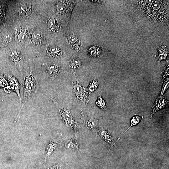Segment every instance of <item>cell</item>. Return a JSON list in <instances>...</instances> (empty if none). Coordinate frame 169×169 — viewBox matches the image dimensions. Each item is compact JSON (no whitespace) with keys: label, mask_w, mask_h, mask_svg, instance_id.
<instances>
[{"label":"cell","mask_w":169,"mask_h":169,"mask_svg":"<svg viewBox=\"0 0 169 169\" xmlns=\"http://www.w3.org/2000/svg\"><path fill=\"white\" fill-rule=\"evenodd\" d=\"M12 2L13 26H36L42 20L44 16L39 1L14 0Z\"/></svg>","instance_id":"obj_1"},{"label":"cell","mask_w":169,"mask_h":169,"mask_svg":"<svg viewBox=\"0 0 169 169\" xmlns=\"http://www.w3.org/2000/svg\"><path fill=\"white\" fill-rule=\"evenodd\" d=\"M23 85L24 101L31 100L36 96L39 87V80L32 67L24 71Z\"/></svg>","instance_id":"obj_2"},{"label":"cell","mask_w":169,"mask_h":169,"mask_svg":"<svg viewBox=\"0 0 169 169\" xmlns=\"http://www.w3.org/2000/svg\"><path fill=\"white\" fill-rule=\"evenodd\" d=\"M50 99L57 109L60 118L64 124L69 128L73 130L77 134L83 126V124L77 121L72 116L69 109L58 103L53 96Z\"/></svg>","instance_id":"obj_3"},{"label":"cell","mask_w":169,"mask_h":169,"mask_svg":"<svg viewBox=\"0 0 169 169\" xmlns=\"http://www.w3.org/2000/svg\"><path fill=\"white\" fill-rule=\"evenodd\" d=\"M36 26L18 25L13 26L16 44L25 49L29 44L32 33Z\"/></svg>","instance_id":"obj_4"},{"label":"cell","mask_w":169,"mask_h":169,"mask_svg":"<svg viewBox=\"0 0 169 169\" xmlns=\"http://www.w3.org/2000/svg\"><path fill=\"white\" fill-rule=\"evenodd\" d=\"M72 89L74 97L79 103L85 105L91 104L90 93L76 79L72 80Z\"/></svg>","instance_id":"obj_5"},{"label":"cell","mask_w":169,"mask_h":169,"mask_svg":"<svg viewBox=\"0 0 169 169\" xmlns=\"http://www.w3.org/2000/svg\"><path fill=\"white\" fill-rule=\"evenodd\" d=\"M12 47L7 53L8 57L10 62L22 74L25 55L24 49L16 44Z\"/></svg>","instance_id":"obj_6"},{"label":"cell","mask_w":169,"mask_h":169,"mask_svg":"<svg viewBox=\"0 0 169 169\" xmlns=\"http://www.w3.org/2000/svg\"><path fill=\"white\" fill-rule=\"evenodd\" d=\"M43 57L52 60L62 59L65 56L64 52L59 46L56 44L49 45L42 52Z\"/></svg>","instance_id":"obj_7"},{"label":"cell","mask_w":169,"mask_h":169,"mask_svg":"<svg viewBox=\"0 0 169 169\" xmlns=\"http://www.w3.org/2000/svg\"><path fill=\"white\" fill-rule=\"evenodd\" d=\"M46 39L44 33L37 25L32 33L28 46L39 48L45 44Z\"/></svg>","instance_id":"obj_8"},{"label":"cell","mask_w":169,"mask_h":169,"mask_svg":"<svg viewBox=\"0 0 169 169\" xmlns=\"http://www.w3.org/2000/svg\"><path fill=\"white\" fill-rule=\"evenodd\" d=\"M40 23H44L46 30L52 34H57L60 31L61 23L59 18L56 16H51L46 18V20L42 19Z\"/></svg>","instance_id":"obj_9"},{"label":"cell","mask_w":169,"mask_h":169,"mask_svg":"<svg viewBox=\"0 0 169 169\" xmlns=\"http://www.w3.org/2000/svg\"><path fill=\"white\" fill-rule=\"evenodd\" d=\"M74 1H58L54 5V8L57 15L59 17H64L68 15L70 13Z\"/></svg>","instance_id":"obj_10"},{"label":"cell","mask_w":169,"mask_h":169,"mask_svg":"<svg viewBox=\"0 0 169 169\" xmlns=\"http://www.w3.org/2000/svg\"><path fill=\"white\" fill-rule=\"evenodd\" d=\"M43 68L47 78L51 81H53L58 77L62 69L61 66L57 63L45 64L44 65Z\"/></svg>","instance_id":"obj_11"},{"label":"cell","mask_w":169,"mask_h":169,"mask_svg":"<svg viewBox=\"0 0 169 169\" xmlns=\"http://www.w3.org/2000/svg\"><path fill=\"white\" fill-rule=\"evenodd\" d=\"M67 40L69 45L74 51L80 53L82 51L83 48L82 43L75 34H69L67 37Z\"/></svg>","instance_id":"obj_12"},{"label":"cell","mask_w":169,"mask_h":169,"mask_svg":"<svg viewBox=\"0 0 169 169\" xmlns=\"http://www.w3.org/2000/svg\"><path fill=\"white\" fill-rule=\"evenodd\" d=\"M6 76L12 90L13 91L17 94L21 102V99L20 93V90L21 87L20 84L15 77L11 74H7Z\"/></svg>","instance_id":"obj_13"},{"label":"cell","mask_w":169,"mask_h":169,"mask_svg":"<svg viewBox=\"0 0 169 169\" xmlns=\"http://www.w3.org/2000/svg\"><path fill=\"white\" fill-rule=\"evenodd\" d=\"M80 113L83 118L84 125L93 132H96L97 130H98L99 126L98 120L93 117L85 118L82 110H81Z\"/></svg>","instance_id":"obj_14"},{"label":"cell","mask_w":169,"mask_h":169,"mask_svg":"<svg viewBox=\"0 0 169 169\" xmlns=\"http://www.w3.org/2000/svg\"><path fill=\"white\" fill-rule=\"evenodd\" d=\"M168 102V101L164 96L160 95L157 97L151 110V118L157 111L165 108Z\"/></svg>","instance_id":"obj_15"},{"label":"cell","mask_w":169,"mask_h":169,"mask_svg":"<svg viewBox=\"0 0 169 169\" xmlns=\"http://www.w3.org/2000/svg\"><path fill=\"white\" fill-rule=\"evenodd\" d=\"M63 142L64 144L65 147L67 150L72 151H81L76 134L71 139Z\"/></svg>","instance_id":"obj_16"},{"label":"cell","mask_w":169,"mask_h":169,"mask_svg":"<svg viewBox=\"0 0 169 169\" xmlns=\"http://www.w3.org/2000/svg\"><path fill=\"white\" fill-rule=\"evenodd\" d=\"M98 132L100 137L104 140L111 145L109 151L113 146L115 144L110 131H106L103 127L100 126L98 129Z\"/></svg>","instance_id":"obj_17"},{"label":"cell","mask_w":169,"mask_h":169,"mask_svg":"<svg viewBox=\"0 0 169 169\" xmlns=\"http://www.w3.org/2000/svg\"><path fill=\"white\" fill-rule=\"evenodd\" d=\"M62 136V134H60L57 139L51 141L48 144L45 151V160L57 147L58 145L61 140Z\"/></svg>","instance_id":"obj_18"},{"label":"cell","mask_w":169,"mask_h":169,"mask_svg":"<svg viewBox=\"0 0 169 169\" xmlns=\"http://www.w3.org/2000/svg\"><path fill=\"white\" fill-rule=\"evenodd\" d=\"M68 64L71 73L75 75L82 63L79 58L77 55H74L69 61Z\"/></svg>","instance_id":"obj_19"},{"label":"cell","mask_w":169,"mask_h":169,"mask_svg":"<svg viewBox=\"0 0 169 169\" xmlns=\"http://www.w3.org/2000/svg\"><path fill=\"white\" fill-rule=\"evenodd\" d=\"M143 118V116H140L137 115H135L133 116L131 120V124L130 126L123 133L120 137L115 142H116L123 135L128 131V130L131 126L136 125L138 124L141 121V120Z\"/></svg>","instance_id":"obj_20"},{"label":"cell","mask_w":169,"mask_h":169,"mask_svg":"<svg viewBox=\"0 0 169 169\" xmlns=\"http://www.w3.org/2000/svg\"><path fill=\"white\" fill-rule=\"evenodd\" d=\"M7 77L3 75H0V88H7L8 92L12 90L9 85V83Z\"/></svg>","instance_id":"obj_21"},{"label":"cell","mask_w":169,"mask_h":169,"mask_svg":"<svg viewBox=\"0 0 169 169\" xmlns=\"http://www.w3.org/2000/svg\"><path fill=\"white\" fill-rule=\"evenodd\" d=\"M98 85L99 83L97 80L96 78H94L90 82L87 89L90 93H91L97 89Z\"/></svg>","instance_id":"obj_22"},{"label":"cell","mask_w":169,"mask_h":169,"mask_svg":"<svg viewBox=\"0 0 169 169\" xmlns=\"http://www.w3.org/2000/svg\"><path fill=\"white\" fill-rule=\"evenodd\" d=\"M96 104L98 107L103 110H106L107 109L105 102L102 98L100 94L98 96V99L96 102Z\"/></svg>","instance_id":"obj_23"},{"label":"cell","mask_w":169,"mask_h":169,"mask_svg":"<svg viewBox=\"0 0 169 169\" xmlns=\"http://www.w3.org/2000/svg\"><path fill=\"white\" fill-rule=\"evenodd\" d=\"M167 54V52L165 50L160 51L158 55L159 61L162 59H166Z\"/></svg>","instance_id":"obj_24"},{"label":"cell","mask_w":169,"mask_h":169,"mask_svg":"<svg viewBox=\"0 0 169 169\" xmlns=\"http://www.w3.org/2000/svg\"><path fill=\"white\" fill-rule=\"evenodd\" d=\"M1 9H0V15H1Z\"/></svg>","instance_id":"obj_25"}]
</instances>
